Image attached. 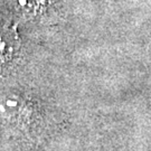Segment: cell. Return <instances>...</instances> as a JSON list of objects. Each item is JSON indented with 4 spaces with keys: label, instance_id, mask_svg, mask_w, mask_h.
I'll return each mask as SVG.
<instances>
[{
    "label": "cell",
    "instance_id": "obj_2",
    "mask_svg": "<svg viewBox=\"0 0 151 151\" xmlns=\"http://www.w3.org/2000/svg\"><path fill=\"white\" fill-rule=\"evenodd\" d=\"M18 5H20L22 9H28L30 11L37 10L45 7L47 0H16Z\"/></svg>",
    "mask_w": 151,
    "mask_h": 151
},
{
    "label": "cell",
    "instance_id": "obj_1",
    "mask_svg": "<svg viewBox=\"0 0 151 151\" xmlns=\"http://www.w3.org/2000/svg\"><path fill=\"white\" fill-rule=\"evenodd\" d=\"M18 48V38L16 32L4 28L0 30V65L6 64L12 58Z\"/></svg>",
    "mask_w": 151,
    "mask_h": 151
}]
</instances>
